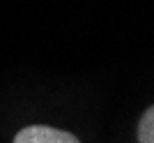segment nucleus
Wrapping results in <instances>:
<instances>
[{"label":"nucleus","mask_w":154,"mask_h":143,"mask_svg":"<svg viewBox=\"0 0 154 143\" xmlns=\"http://www.w3.org/2000/svg\"><path fill=\"white\" fill-rule=\"evenodd\" d=\"M138 143H154V106L143 113L138 122Z\"/></svg>","instance_id":"nucleus-2"},{"label":"nucleus","mask_w":154,"mask_h":143,"mask_svg":"<svg viewBox=\"0 0 154 143\" xmlns=\"http://www.w3.org/2000/svg\"><path fill=\"white\" fill-rule=\"evenodd\" d=\"M14 143H81L74 134L55 127H46V125H32L14 136Z\"/></svg>","instance_id":"nucleus-1"}]
</instances>
